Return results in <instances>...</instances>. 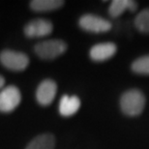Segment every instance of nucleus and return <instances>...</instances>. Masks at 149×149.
Segmentation results:
<instances>
[{"label": "nucleus", "mask_w": 149, "mask_h": 149, "mask_svg": "<svg viewBox=\"0 0 149 149\" xmlns=\"http://www.w3.org/2000/svg\"><path fill=\"white\" fill-rule=\"evenodd\" d=\"M145 106V97L138 89H131L122 95L120 99L121 109L126 115L136 116L141 114Z\"/></svg>", "instance_id": "nucleus-1"}, {"label": "nucleus", "mask_w": 149, "mask_h": 149, "mask_svg": "<svg viewBox=\"0 0 149 149\" xmlns=\"http://www.w3.org/2000/svg\"><path fill=\"white\" fill-rule=\"evenodd\" d=\"M67 45L64 41L58 39L42 41L35 45L34 52L39 58L44 60H52L62 55L66 52Z\"/></svg>", "instance_id": "nucleus-2"}, {"label": "nucleus", "mask_w": 149, "mask_h": 149, "mask_svg": "<svg viewBox=\"0 0 149 149\" xmlns=\"http://www.w3.org/2000/svg\"><path fill=\"white\" fill-rule=\"evenodd\" d=\"M0 63L13 72H22L28 67L29 57L23 52L4 49L0 52Z\"/></svg>", "instance_id": "nucleus-3"}, {"label": "nucleus", "mask_w": 149, "mask_h": 149, "mask_svg": "<svg viewBox=\"0 0 149 149\" xmlns=\"http://www.w3.org/2000/svg\"><path fill=\"white\" fill-rule=\"evenodd\" d=\"M22 102L20 90L15 85H9L0 91V112L14 111Z\"/></svg>", "instance_id": "nucleus-4"}, {"label": "nucleus", "mask_w": 149, "mask_h": 149, "mask_svg": "<svg viewBox=\"0 0 149 149\" xmlns=\"http://www.w3.org/2000/svg\"><path fill=\"white\" fill-rule=\"evenodd\" d=\"M80 28L91 33H104L111 29V23L108 19L96 15L86 14L79 20Z\"/></svg>", "instance_id": "nucleus-5"}, {"label": "nucleus", "mask_w": 149, "mask_h": 149, "mask_svg": "<svg viewBox=\"0 0 149 149\" xmlns=\"http://www.w3.org/2000/svg\"><path fill=\"white\" fill-rule=\"evenodd\" d=\"M53 30L52 22L46 19H34L23 27V33L27 38H43L49 35Z\"/></svg>", "instance_id": "nucleus-6"}, {"label": "nucleus", "mask_w": 149, "mask_h": 149, "mask_svg": "<svg viewBox=\"0 0 149 149\" xmlns=\"http://www.w3.org/2000/svg\"><path fill=\"white\" fill-rule=\"evenodd\" d=\"M57 92V84L54 80L47 79L38 85L36 90V100L39 105L47 107L53 102Z\"/></svg>", "instance_id": "nucleus-7"}, {"label": "nucleus", "mask_w": 149, "mask_h": 149, "mask_svg": "<svg viewBox=\"0 0 149 149\" xmlns=\"http://www.w3.org/2000/svg\"><path fill=\"white\" fill-rule=\"evenodd\" d=\"M116 50H117V47L115 44L111 42H107V43H101L93 46L91 47L89 54L92 60L101 62L111 58L115 54Z\"/></svg>", "instance_id": "nucleus-8"}, {"label": "nucleus", "mask_w": 149, "mask_h": 149, "mask_svg": "<svg viewBox=\"0 0 149 149\" xmlns=\"http://www.w3.org/2000/svg\"><path fill=\"white\" fill-rule=\"evenodd\" d=\"M80 108V100L77 96H62L59 102V113L62 116L69 117L74 115Z\"/></svg>", "instance_id": "nucleus-9"}, {"label": "nucleus", "mask_w": 149, "mask_h": 149, "mask_svg": "<svg viewBox=\"0 0 149 149\" xmlns=\"http://www.w3.org/2000/svg\"><path fill=\"white\" fill-rule=\"evenodd\" d=\"M127 9L135 12L138 9V3L133 0H113L109 8V13L112 17H117Z\"/></svg>", "instance_id": "nucleus-10"}, {"label": "nucleus", "mask_w": 149, "mask_h": 149, "mask_svg": "<svg viewBox=\"0 0 149 149\" xmlns=\"http://www.w3.org/2000/svg\"><path fill=\"white\" fill-rule=\"evenodd\" d=\"M64 1L61 0H33L30 2V9L37 13L52 12L60 9L64 5Z\"/></svg>", "instance_id": "nucleus-11"}, {"label": "nucleus", "mask_w": 149, "mask_h": 149, "mask_svg": "<svg viewBox=\"0 0 149 149\" xmlns=\"http://www.w3.org/2000/svg\"><path fill=\"white\" fill-rule=\"evenodd\" d=\"M55 138L52 134H42L32 139L25 149H54Z\"/></svg>", "instance_id": "nucleus-12"}, {"label": "nucleus", "mask_w": 149, "mask_h": 149, "mask_svg": "<svg viewBox=\"0 0 149 149\" xmlns=\"http://www.w3.org/2000/svg\"><path fill=\"white\" fill-rule=\"evenodd\" d=\"M135 25L142 33H149V8L142 10L136 17Z\"/></svg>", "instance_id": "nucleus-13"}, {"label": "nucleus", "mask_w": 149, "mask_h": 149, "mask_svg": "<svg viewBox=\"0 0 149 149\" xmlns=\"http://www.w3.org/2000/svg\"><path fill=\"white\" fill-rule=\"evenodd\" d=\"M132 70L136 74H149V55L141 56L133 62Z\"/></svg>", "instance_id": "nucleus-14"}, {"label": "nucleus", "mask_w": 149, "mask_h": 149, "mask_svg": "<svg viewBox=\"0 0 149 149\" xmlns=\"http://www.w3.org/2000/svg\"><path fill=\"white\" fill-rule=\"evenodd\" d=\"M4 85H5V79L0 74V89H2Z\"/></svg>", "instance_id": "nucleus-15"}]
</instances>
